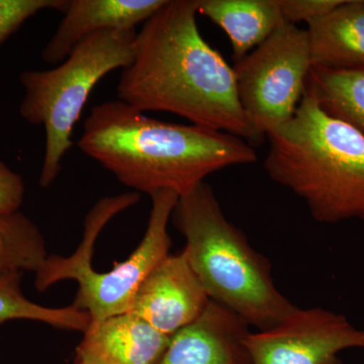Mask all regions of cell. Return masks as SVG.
<instances>
[{"mask_svg":"<svg viewBox=\"0 0 364 364\" xmlns=\"http://www.w3.org/2000/svg\"><path fill=\"white\" fill-rule=\"evenodd\" d=\"M264 168L323 224L364 221V136L305 93L291 121L267 135Z\"/></svg>","mask_w":364,"mask_h":364,"instance_id":"3","label":"cell"},{"mask_svg":"<svg viewBox=\"0 0 364 364\" xmlns=\"http://www.w3.org/2000/svg\"><path fill=\"white\" fill-rule=\"evenodd\" d=\"M80 150L136 193L186 195L215 172L252 164L257 154L239 136L146 116L121 100L95 105Z\"/></svg>","mask_w":364,"mask_h":364,"instance_id":"2","label":"cell"},{"mask_svg":"<svg viewBox=\"0 0 364 364\" xmlns=\"http://www.w3.org/2000/svg\"><path fill=\"white\" fill-rule=\"evenodd\" d=\"M282 18L287 23H306L322 18L340 6L344 0H277Z\"/></svg>","mask_w":364,"mask_h":364,"instance_id":"19","label":"cell"},{"mask_svg":"<svg viewBox=\"0 0 364 364\" xmlns=\"http://www.w3.org/2000/svg\"><path fill=\"white\" fill-rule=\"evenodd\" d=\"M253 364H343L340 352L364 348V330L322 308L296 309L284 322L246 338Z\"/></svg>","mask_w":364,"mask_h":364,"instance_id":"8","label":"cell"},{"mask_svg":"<svg viewBox=\"0 0 364 364\" xmlns=\"http://www.w3.org/2000/svg\"><path fill=\"white\" fill-rule=\"evenodd\" d=\"M23 272H0V325L9 321L32 320L70 331L85 332L90 324V314L73 305L65 308H48L26 298L21 291Z\"/></svg>","mask_w":364,"mask_h":364,"instance_id":"16","label":"cell"},{"mask_svg":"<svg viewBox=\"0 0 364 364\" xmlns=\"http://www.w3.org/2000/svg\"><path fill=\"white\" fill-rule=\"evenodd\" d=\"M68 0H0V46L28 18L47 9L65 11Z\"/></svg>","mask_w":364,"mask_h":364,"instance_id":"18","label":"cell"},{"mask_svg":"<svg viewBox=\"0 0 364 364\" xmlns=\"http://www.w3.org/2000/svg\"><path fill=\"white\" fill-rule=\"evenodd\" d=\"M25 193L23 177L0 158V215L18 213L25 200Z\"/></svg>","mask_w":364,"mask_h":364,"instance_id":"20","label":"cell"},{"mask_svg":"<svg viewBox=\"0 0 364 364\" xmlns=\"http://www.w3.org/2000/svg\"><path fill=\"white\" fill-rule=\"evenodd\" d=\"M196 0H165L136 32L119 100L141 112L176 114L251 146L262 142L242 109L233 68L203 39Z\"/></svg>","mask_w":364,"mask_h":364,"instance_id":"1","label":"cell"},{"mask_svg":"<svg viewBox=\"0 0 364 364\" xmlns=\"http://www.w3.org/2000/svg\"><path fill=\"white\" fill-rule=\"evenodd\" d=\"M47 257L44 237L26 215H0V272L36 273Z\"/></svg>","mask_w":364,"mask_h":364,"instance_id":"17","label":"cell"},{"mask_svg":"<svg viewBox=\"0 0 364 364\" xmlns=\"http://www.w3.org/2000/svg\"><path fill=\"white\" fill-rule=\"evenodd\" d=\"M171 337L135 314H119L91 321L76 348V361L77 364H156Z\"/></svg>","mask_w":364,"mask_h":364,"instance_id":"11","label":"cell"},{"mask_svg":"<svg viewBox=\"0 0 364 364\" xmlns=\"http://www.w3.org/2000/svg\"><path fill=\"white\" fill-rule=\"evenodd\" d=\"M133 30H107L80 43L63 62L48 70H28L20 80L25 97L20 114L25 121L45 129V154L40 186L49 188L70 151L74 128L91 91L105 76L123 69L133 59Z\"/></svg>","mask_w":364,"mask_h":364,"instance_id":"6","label":"cell"},{"mask_svg":"<svg viewBox=\"0 0 364 364\" xmlns=\"http://www.w3.org/2000/svg\"><path fill=\"white\" fill-rule=\"evenodd\" d=\"M313 67L333 71L364 68V0H344L309 23Z\"/></svg>","mask_w":364,"mask_h":364,"instance_id":"13","label":"cell"},{"mask_svg":"<svg viewBox=\"0 0 364 364\" xmlns=\"http://www.w3.org/2000/svg\"><path fill=\"white\" fill-rule=\"evenodd\" d=\"M306 92L328 114L364 136V68L333 71L312 67Z\"/></svg>","mask_w":364,"mask_h":364,"instance_id":"15","label":"cell"},{"mask_svg":"<svg viewBox=\"0 0 364 364\" xmlns=\"http://www.w3.org/2000/svg\"><path fill=\"white\" fill-rule=\"evenodd\" d=\"M165 0H68L64 18L45 46L43 61L58 64L93 33L107 30H133L144 23Z\"/></svg>","mask_w":364,"mask_h":364,"instance_id":"12","label":"cell"},{"mask_svg":"<svg viewBox=\"0 0 364 364\" xmlns=\"http://www.w3.org/2000/svg\"><path fill=\"white\" fill-rule=\"evenodd\" d=\"M243 318L210 301L205 312L170 339L156 364H253Z\"/></svg>","mask_w":364,"mask_h":364,"instance_id":"10","label":"cell"},{"mask_svg":"<svg viewBox=\"0 0 364 364\" xmlns=\"http://www.w3.org/2000/svg\"><path fill=\"white\" fill-rule=\"evenodd\" d=\"M312 67L308 32L287 23L235 63L242 109L261 139L293 119Z\"/></svg>","mask_w":364,"mask_h":364,"instance_id":"7","label":"cell"},{"mask_svg":"<svg viewBox=\"0 0 364 364\" xmlns=\"http://www.w3.org/2000/svg\"><path fill=\"white\" fill-rule=\"evenodd\" d=\"M172 217L186 238L182 252L210 301L259 331L280 324L298 309L275 286L267 258L225 217L208 183L179 196Z\"/></svg>","mask_w":364,"mask_h":364,"instance_id":"4","label":"cell"},{"mask_svg":"<svg viewBox=\"0 0 364 364\" xmlns=\"http://www.w3.org/2000/svg\"><path fill=\"white\" fill-rule=\"evenodd\" d=\"M210 303L202 282L181 251L167 255L146 277L130 312L171 337L196 322Z\"/></svg>","mask_w":364,"mask_h":364,"instance_id":"9","label":"cell"},{"mask_svg":"<svg viewBox=\"0 0 364 364\" xmlns=\"http://www.w3.org/2000/svg\"><path fill=\"white\" fill-rule=\"evenodd\" d=\"M149 222L142 241L128 259L111 272H98L91 263L95 243L105 227L119 213L140 200L136 191L107 196L95 203L85 220V234L69 256L51 255L36 272L38 291H44L62 280H75L78 291L73 305L90 314L91 321L130 312L139 287L171 247L168 223L179 196L171 191L152 193Z\"/></svg>","mask_w":364,"mask_h":364,"instance_id":"5","label":"cell"},{"mask_svg":"<svg viewBox=\"0 0 364 364\" xmlns=\"http://www.w3.org/2000/svg\"><path fill=\"white\" fill-rule=\"evenodd\" d=\"M196 4L198 14L227 33L235 63L286 23L277 0H196Z\"/></svg>","mask_w":364,"mask_h":364,"instance_id":"14","label":"cell"}]
</instances>
